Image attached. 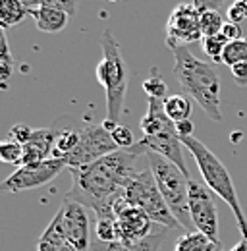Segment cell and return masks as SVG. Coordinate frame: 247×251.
Listing matches in <instances>:
<instances>
[{
	"mask_svg": "<svg viewBox=\"0 0 247 251\" xmlns=\"http://www.w3.org/2000/svg\"><path fill=\"white\" fill-rule=\"evenodd\" d=\"M29 16V8L24 0H0V25L2 29L18 25Z\"/></svg>",
	"mask_w": 247,
	"mask_h": 251,
	"instance_id": "obj_16",
	"label": "cell"
},
{
	"mask_svg": "<svg viewBox=\"0 0 247 251\" xmlns=\"http://www.w3.org/2000/svg\"><path fill=\"white\" fill-rule=\"evenodd\" d=\"M33 127H29L27 124H16L10 127V139L22 143V145H27L33 137Z\"/></svg>",
	"mask_w": 247,
	"mask_h": 251,
	"instance_id": "obj_29",
	"label": "cell"
},
{
	"mask_svg": "<svg viewBox=\"0 0 247 251\" xmlns=\"http://www.w3.org/2000/svg\"><path fill=\"white\" fill-rule=\"evenodd\" d=\"M193 4L201 12H205V10H220L226 4V0H193Z\"/></svg>",
	"mask_w": 247,
	"mask_h": 251,
	"instance_id": "obj_34",
	"label": "cell"
},
{
	"mask_svg": "<svg viewBox=\"0 0 247 251\" xmlns=\"http://www.w3.org/2000/svg\"><path fill=\"white\" fill-rule=\"evenodd\" d=\"M213 251H224V250H222V244H216L215 250H213Z\"/></svg>",
	"mask_w": 247,
	"mask_h": 251,
	"instance_id": "obj_40",
	"label": "cell"
},
{
	"mask_svg": "<svg viewBox=\"0 0 247 251\" xmlns=\"http://www.w3.org/2000/svg\"><path fill=\"white\" fill-rule=\"evenodd\" d=\"M29 16L35 20L37 29L43 33H60L68 25V20H70L66 12L54 10V8H45V6L31 8Z\"/></svg>",
	"mask_w": 247,
	"mask_h": 251,
	"instance_id": "obj_14",
	"label": "cell"
},
{
	"mask_svg": "<svg viewBox=\"0 0 247 251\" xmlns=\"http://www.w3.org/2000/svg\"><path fill=\"white\" fill-rule=\"evenodd\" d=\"M220 35L228 41V43H232V41H240V39H244V33H242V27L238 25V24H232V22H226L224 24V27H222V31Z\"/></svg>",
	"mask_w": 247,
	"mask_h": 251,
	"instance_id": "obj_30",
	"label": "cell"
},
{
	"mask_svg": "<svg viewBox=\"0 0 247 251\" xmlns=\"http://www.w3.org/2000/svg\"><path fill=\"white\" fill-rule=\"evenodd\" d=\"M62 224H64V234L66 242L74 246L77 251L91 250V232H89V213L87 207L62 199L60 205Z\"/></svg>",
	"mask_w": 247,
	"mask_h": 251,
	"instance_id": "obj_12",
	"label": "cell"
},
{
	"mask_svg": "<svg viewBox=\"0 0 247 251\" xmlns=\"http://www.w3.org/2000/svg\"><path fill=\"white\" fill-rule=\"evenodd\" d=\"M112 2H122V0H112Z\"/></svg>",
	"mask_w": 247,
	"mask_h": 251,
	"instance_id": "obj_41",
	"label": "cell"
},
{
	"mask_svg": "<svg viewBox=\"0 0 247 251\" xmlns=\"http://www.w3.org/2000/svg\"><path fill=\"white\" fill-rule=\"evenodd\" d=\"M174 54V77L203 112L215 120L222 122L220 112V75L215 66L195 58L185 47L170 49Z\"/></svg>",
	"mask_w": 247,
	"mask_h": 251,
	"instance_id": "obj_2",
	"label": "cell"
},
{
	"mask_svg": "<svg viewBox=\"0 0 247 251\" xmlns=\"http://www.w3.org/2000/svg\"><path fill=\"white\" fill-rule=\"evenodd\" d=\"M112 137H114V141H116L118 149H131V147L137 143V141H135L133 131L124 124H118L114 129H112Z\"/></svg>",
	"mask_w": 247,
	"mask_h": 251,
	"instance_id": "obj_27",
	"label": "cell"
},
{
	"mask_svg": "<svg viewBox=\"0 0 247 251\" xmlns=\"http://www.w3.org/2000/svg\"><path fill=\"white\" fill-rule=\"evenodd\" d=\"M0 158L6 164H14V166H22V158H24V145L14 141V139H6L0 143Z\"/></svg>",
	"mask_w": 247,
	"mask_h": 251,
	"instance_id": "obj_24",
	"label": "cell"
},
{
	"mask_svg": "<svg viewBox=\"0 0 247 251\" xmlns=\"http://www.w3.org/2000/svg\"><path fill=\"white\" fill-rule=\"evenodd\" d=\"M114 151H118V145L112 137V131H108L102 124L87 122L81 126L77 147L66 157V160L70 168H77V166L91 164Z\"/></svg>",
	"mask_w": 247,
	"mask_h": 251,
	"instance_id": "obj_7",
	"label": "cell"
},
{
	"mask_svg": "<svg viewBox=\"0 0 247 251\" xmlns=\"http://www.w3.org/2000/svg\"><path fill=\"white\" fill-rule=\"evenodd\" d=\"M193 129H195V126L191 120H182V122H176V131H178V135H180V139L182 137H191L193 135Z\"/></svg>",
	"mask_w": 247,
	"mask_h": 251,
	"instance_id": "obj_35",
	"label": "cell"
},
{
	"mask_svg": "<svg viewBox=\"0 0 247 251\" xmlns=\"http://www.w3.org/2000/svg\"><path fill=\"white\" fill-rule=\"evenodd\" d=\"M143 89H145V93L149 95V99H166L168 95H166V83H164V79L160 77V74L156 72V70H151V75L143 81Z\"/></svg>",
	"mask_w": 247,
	"mask_h": 251,
	"instance_id": "obj_25",
	"label": "cell"
},
{
	"mask_svg": "<svg viewBox=\"0 0 247 251\" xmlns=\"http://www.w3.org/2000/svg\"><path fill=\"white\" fill-rule=\"evenodd\" d=\"M114 213H116V224H118V240L127 248L137 246L141 240H145L151 234L154 222L139 207H133L124 197L116 201Z\"/></svg>",
	"mask_w": 247,
	"mask_h": 251,
	"instance_id": "obj_11",
	"label": "cell"
},
{
	"mask_svg": "<svg viewBox=\"0 0 247 251\" xmlns=\"http://www.w3.org/2000/svg\"><path fill=\"white\" fill-rule=\"evenodd\" d=\"M37 6L54 8V10L66 12L68 16H74L77 12V0H37Z\"/></svg>",
	"mask_w": 247,
	"mask_h": 251,
	"instance_id": "obj_28",
	"label": "cell"
},
{
	"mask_svg": "<svg viewBox=\"0 0 247 251\" xmlns=\"http://www.w3.org/2000/svg\"><path fill=\"white\" fill-rule=\"evenodd\" d=\"M215 193L207 188L205 182L189 180V215L193 228L205 234L209 240H218V215H216Z\"/></svg>",
	"mask_w": 247,
	"mask_h": 251,
	"instance_id": "obj_9",
	"label": "cell"
},
{
	"mask_svg": "<svg viewBox=\"0 0 247 251\" xmlns=\"http://www.w3.org/2000/svg\"><path fill=\"white\" fill-rule=\"evenodd\" d=\"M0 45H2V54H0V75H2V79L6 81V79L12 75L14 58H12V54H10V47H8V39H6L4 29H2V35H0Z\"/></svg>",
	"mask_w": 247,
	"mask_h": 251,
	"instance_id": "obj_26",
	"label": "cell"
},
{
	"mask_svg": "<svg viewBox=\"0 0 247 251\" xmlns=\"http://www.w3.org/2000/svg\"><path fill=\"white\" fill-rule=\"evenodd\" d=\"M66 234H64V224H62V213L54 215V219L50 220V224L47 226V230L43 232V236L39 238L37 251H60L62 246H66Z\"/></svg>",
	"mask_w": 247,
	"mask_h": 251,
	"instance_id": "obj_15",
	"label": "cell"
},
{
	"mask_svg": "<svg viewBox=\"0 0 247 251\" xmlns=\"http://www.w3.org/2000/svg\"><path fill=\"white\" fill-rule=\"evenodd\" d=\"M24 2H25V4H27V8H35V6H37V0H24Z\"/></svg>",
	"mask_w": 247,
	"mask_h": 251,
	"instance_id": "obj_38",
	"label": "cell"
},
{
	"mask_svg": "<svg viewBox=\"0 0 247 251\" xmlns=\"http://www.w3.org/2000/svg\"><path fill=\"white\" fill-rule=\"evenodd\" d=\"M228 22H232V24H242V22H246V16H244V10L240 8V4L234 0L232 4H230V8H228Z\"/></svg>",
	"mask_w": 247,
	"mask_h": 251,
	"instance_id": "obj_33",
	"label": "cell"
},
{
	"mask_svg": "<svg viewBox=\"0 0 247 251\" xmlns=\"http://www.w3.org/2000/svg\"><path fill=\"white\" fill-rule=\"evenodd\" d=\"M242 62H247V39L228 43V47L224 50V56H222V64H226L228 68Z\"/></svg>",
	"mask_w": 247,
	"mask_h": 251,
	"instance_id": "obj_20",
	"label": "cell"
},
{
	"mask_svg": "<svg viewBox=\"0 0 247 251\" xmlns=\"http://www.w3.org/2000/svg\"><path fill=\"white\" fill-rule=\"evenodd\" d=\"M141 131H143V137L158 135L164 131H176V124L168 118L162 99H149L147 112L141 118Z\"/></svg>",
	"mask_w": 247,
	"mask_h": 251,
	"instance_id": "obj_13",
	"label": "cell"
},
{
	"mask_svg": "<svg viewBox=\"0 0 247 251\" xmlns=\"http://www.w3.org/2000/svg\"><path fill=\"white\" fill-rule=\"evenodd\" d=\"M139 157L127 149H118L91 164L70 168L72 188L64 199L93 209L97 219L116 217V201L122 199L125 186L141 170Z\"/></svg>",
	"mask_w": 247,
	"mask_h": 251,
	"instance_id": "obj_1",
	"label": "cell"
},
{
	"mask_svg": "<svg viewBox=\"0 0 247 251\" xmlns=\"http://www.w3.org/2000/svg\"><path fill=\"white\" fill-rule=\"evenodd\" d=\"M224 24L226 22L222 20L218 10H205V12H201V33H203V37L220 35Z\"/></svg>",
	"mask_w": 247,
	"mask_h": 251,
	"instance_id": "obj_21",
	"label": "cell"
},
{
	"mask_svg": "<svg viewBox=\"0 0 247 251\" xmlns=\"http://www.w3.org/2000/svg\"><path fill=\"white\" fill-rule=\"evenodd\" d=\"M147 164L153 172L156 186L160 189L164 201L168 203L172 215L182 224V228L187 232H193L191 215H189V176L184 174L174 162L166 160L156 153H147Z\"/></svg>",
	"mask_w": 247,
	"mask_h": 251,
	"instance_id": "obj_5",
	"label": "cell"
},
{
	"mask_svg": "<svg viewBox=\"0 0 247 251\" xmlns=\"http://www.w3.org/2000/svg\"><path fill=\"white\" fill-rule=\"evenodd\" d=\"M60 251H77L74 246H70V244H66V246H62V250Z\"/></svg>",
	"mask_w": 247,
	"mask_h": 251,
	"instance_id": "obj_39",
	"label": "cell"
},
{
	"mask_svg": "<svg viewBox=\"0 0 247 251\" xmlns=\"http://www.w3.org/2000/svg\"><path fill=\"white\" fill-rule=\"evenodd\" d=\"M230 251H247V240H242V242H240L236 248H232Z\"/></svg>",
	"mask_w": 247,
	"mask_h": 251,
	"instance_id": "obj_36",
	"label": "cell"
},
{
	"mask_svg": "<svg viewBox=\"0 0 247 251\" xmlns=\"http://www.w3.org/2000/svg\"><path fill=\"white\" fill-rule=\"evenodd\" d=\"M203 45V50L205 54L213 60V62H222V56H224V50L228 47V41L222 37V35H215V37H203L201 41Z\"/></svg>",
	"mask_w": 247,
	"mask_h": 251,
	"instance_id": "obj_23",
	"label": "cell"
},
{
	"mask_svg": "<svg viewBox=\"0 0 247 251\" xmlns=\"http://www.w3.org/2000/svg\"><path fill=\"white\" fill-rule=\"evenodd\" d=\"M238 4H240V8L244 10V16H246V20H247V0H236Z\"/></svg>",
	"mask_w": 247,
	"mask_h": 251,
	"instance_id": "obj_37",
	"label": "cell"
},
{
	"mask_svg": "<svg viewBox=\"0 0 247 251\" xmlns=\"http://www.w3.org/2000/svg\"><path fill=\"white\" fill-rule=\"evenodd\" d=\"M64 168L68 166V160L64 158H47L39 164H27V166H18L14 174H10L2 182V191H27V189L43 188L49 182H52Z\"/></svg>",
	"mask_w": 247,
	"mask_h": 251,
	"instance_id": "obj_8",
	"label": "cell"
},
{
	"mask_svg": "<svg viewBox=\"0 0 247 251\" xmlns=\"http://www.w3.org/2000/svg\"><path fill=\"white\" fill-rule=\"evenodd\" d=\"M100 47L102 58L97 64L95 75L106 93V120L112 124H120L127 91V66L120 52V45L110 29L102 31Z\"/></svg>",
	"mask_w": 247,
	"mask_h": 251,
	"instance_id": "obj_4",
	"label": "cell"
},
{
	"mask_svg": "<svg viewBox=\"0 0 247 251\" xmlns=\"http://www.w3.org/2000/svg\"><path fill=\"white\" fill-rule=\"evenodd\" d=\"M91 251H131V250H129L125 244H122L120 240H116V242H108V244L95 240V244H91Z\"/></svg>",
	"mask_w": 247,
	"mask_h": 251,
	"instance_id": "obj_31",
	"label": "cell"
},
{
	"mask_svg": "<svg viewBox=\"0 0 247 251\" xmlns=\"http://www.w3.org/2000/svg\"><path fill=\"white\" fill-rule=\"evenodd\" d=\"M56 126H58L60 133H58V137H56V145H54V153H52V157L64 158V157H68V155L77 147L81 127L77 129V127H72V126H62L60 118H58Z\"/></svg>",
	"mask_w": 247,
	"mask_h": 251,
	"instance_id": "obj_17",
	"label": "cell"
},
{
	"mask_svg": "<svg viewBox=\"0 0 247 251\" xmlns=\"http://www.w3.org/2000/svg\"><path fill=\"white\" fill-rule=\"evenodd\" d=\"M164 110H166L168 118L176 124V122L191 118L193 106H191V100L184 95H170V97L164 99Z\"/></svg>",
	"mask_w": 247,
	"mask_h": 251,
	"instance_id": "obj_19",
	"label": "cell"
},
{
	"mask_svg": "<svg viewBox=\"0 0 247 251\" xmlns=\"http://www.w3.org/2000/svg\"><path fill=\"white\" fill-rule=\"evenodd\" d=\"M95 238L99 242H116L118 240V224L116 217H102L97 219V228H95Z\"/></svg>",
	"mask_w": 247,
	"mask_h": 251,
	"instance_id": "obj_22",
	"label": "cell"
},
{
	"mask_svg": "<svg viewBox=\"0 0 247 251\" xmlns=\"http://www.w3.org/2000/svg\"><path fill=\"white\" fill-rule=\"evenodd\" d=\"M182 143H184V147L195 158L207 188L232 209V213L236 217V222H238V228H240L244 240H247V217L246 213H244V209H242L236 186H234L232 176H230L228 168L224 166V162L216 157L203 141L195 139L193 135L191 137H182Z\"/></svg>",
	"mask_w": 247,
	"mask_h": 251,
	"instance_id": "obj_3",
	"label": "cell"
},
{
	"mask_svg": "<svg viewBox=\"0 0 247 251\" xmlns=\"http://www.w3.org/2000/svg\"><path fill=\"white\" fill-rule=\"evenodd\" d=\"M216 244L220 242H213L205 234L193 230V232H185L184 236L176 240L174 251H213Z\"/></svg>",
	"mask_w": 247,
	"mask_h": 251,
	"instance_id": "obj_18",
	"label": "cell"
},
{
	"mask_svg": "<svg viewBox=\"0 0 247 251\" xmlns=\"http://www.w3.org/2000/svg\"><path fill=\"white\" fill-rule=\"evenodd\" d=\"M203 41L201 33V10L191 4H178L168 18L166 24V47H185L189 43Z\"/></svg>",
	"mask_w": 247,
	"mask_h": 251,
	"instance_id": "obj_10",
	"label": "cell"
},
{
	"mask_svg": "<svg viewBox=\"0 0 247 251\" xmlns=\"http://www.w3.org/2000/svg\"><path fill=\"white\" fill-rule=\"evenodd\" d=\"M232 70V77L240 87H247V62L236 64L230 68Z\"/></svg>",
	"mask_w": 247,
	"mask_h": 251,
	"instance_id": "obj_32",
	"label": "cell"
},
{
	"mask_svg": "<svg viewBox=\"0 0 247 251\" xmlns=\"http://www.w3.org/2000/svg\"><path fill=\"white\" fill-rule=\"evenodd\" d=\"M124 199L133 207H139L154 224H162L170 230H184L182 224L172 215L168 203L164 201L149 164L129 180V184L124 189Z\"/></svg>",
	"mask_w": 247,
	"mask_h": 251,
	"instance_id": "obj_6",
	"label": "cell"
}]
</instances>
